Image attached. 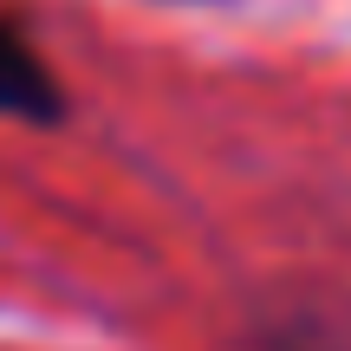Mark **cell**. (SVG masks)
Segmentation results:
<instances>
[{
  "mask_svg": "<svg viewBox=\"0 0 351 351\" xmlns=\"http://www.w3.org/2000/svg\"><path fill=\"white\" fill-rule=\"evenodd\" d=\"M52 78L46 65L33 59V46H26L20 33H13L7 20H0V111H20V117H46L52 111Z\"/></svg>",
  "mask_w": 351,
  "mask_h": 351,
  "instance_id": "1",
  "label": "cell"
}]
</instances>
